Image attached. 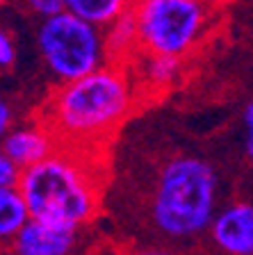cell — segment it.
<instances>
[{
  "mask_svg": "<svg viewBox=\"0 0 253 255\" xmlns=\"http://www.w3.org/2000/svg\"><path fill=\"white\" fill-rule=\"evenodd\" d=\"M135 75L142 96H162L164 91L174 89L185 75V59L171 55H155L139 50L128 64Z\"/></svg>",
  "mask_w": 253,
  "mask_h": 255,
  "instance_id": "9c48e42d",
  "label": "cell"
},
{
  "mask_svg": "<svg viewBox=\"0 0 253 255\" xmlns=\"http://www.w3.org/2000/svg\"><path fill=\"white\" fill-rule=\"evenodd\" d=\"M142 2H144V0H128V5H130V7H137V5H142Z\"/></svg>",
  "mask_w": 253,
  "mask_h": 255,
  "instance_id": "d6986e66",
  "label": "cell"
},
{
  "mask_svg": "<svg viewBox=\"0 0 253 255\" xmlns=\"http://www.w3.org/2000/svg\"><path fill=\"white\" fill-rule=\"evenodd\" d=\"M121 255H192L187 249H178V246H167V244H151V242H142V244H132L123 251Z\"/></svg>",
  "mask_w": 253,
  "mask_h": 255,
  "instance_id": "4fadbf2b",
  "label": "cell"
},
{
  "mask_svg": "<svg viewBox=\"0 0 253 255\" xmlns=\"http://www.w3.org/2000/svg\"><path fill=\"white\" fill-rule=\"evenodd\" d=\"M37 53L48 78L55 85L84 78L110 62L105 46V30L62 9L37 25Z\"/></svg>",
  "mask_w": 253,
  "mask_h": 255,
  "instance_id": "5b68a950",
  "label": "cell"
},
{
  "mask_svg": "<svg viewBox=\"0 0 253 255\" xmlns=\"http://www.w3.org/2000/svg\"><path fill=\"white\" fill-rule=\"evenodd\" d=\"M203 242L212 255H253V198L224 201Z\"/></svg>",
  "mask_w": 253,
  "mask_h": 255,
  "instance_id": "52a82bcc",
  "label": "cell"
},
{
  "mask_svg": "<svg viewBox=\"0 0 253 255\" xmlns=\"http://www.w3.org/2000/svg\"><path fill=\"white\" fill-rule=\"evenodd\" d=\"M64 9L84 18L91 25L105 30L130 9L128 0H64Z\"/></svg>",
  "mask_w": 253,
  "mask_h": 255,
  "instance_id": "7c38bea8",
  "label": "cell"
},
{
  "mask_svg": "<svg viewBox=\"0 0 253 255\" xmlns=\"http://www.w3.org/2000/svg\"><path fill=\"white\" fill-rule=\"evenodd\" d=\"M11 128H14V107L5 98H0V141L5 139Z\"/></svg>",
  "mask_w": 253,
  "mask_h": 255,
  "instance_id": "ac0fdd59",
  "label": "cell"
},
{
  "mask_svg": "<svg viewBox=\"0 0 253 255\" xmlns=\"http://www.w3.org/2000/svg\"><path fill=\"white\" fill-rule=\"evenodd\" d=\"M23 169L0 146V187H18Z\"/></svg>",
  "mask_w": 253,
  "mask_h": 255,
  "instance_id": "9a60e30c",
  "label": "cell"
},
{
  "mask_svg": "<svg viewBox=\"0 0 253 255\" xmlns=\"http://www.w3.org/2000/svg\"><path fill=\"white\" fill-rule=\"evenodd\" d=\"M224 203V175L210 157L171 153L151 171L144 191V228L151 244L187 249L206 239Z\"/></svg>",
  "mask_w": 253,
  "mask_h": 255,
  "instance_id": "6da1fadb",
  "label": "cell"
},
{
  "mask_svg": "<svg viewBox=\"0 0 253 255\" xmlns=\"http://www.w3.org/2000/svg\"><path fill=\"white\" fill-rule=\"evenodd\" d=\"M105 46L110 62L116 64H130L132 57L139 53L137 18H135L132 7L119 16L110 27H105Z\"/></svg>",
  "mask_w": 253,
  "mask_h": 255,
  "instance_id": "30bf717a",
  "label": "cell"
},
{
  "mask_svg": "<svg viewBox=\"0 0 253 255\" xmlns=\"http://www.w3.org/2000/svg\"><path fill=\"white\" fill-rule=\"evenodd\" d=\"M5 5H7V0H0V9H2Z\"/></svg>",
  "mask_w": 253,
  "mask_h": 255,
  "instance_id": "ffe728a7",
  "label": "cell"
},
{
  "mask_svg": "<svg viewBox=\"0 0 253 255\" xmlns=\"http://www.w3.org/2000/svg\"><path fill=\"white\" fill-rule=\"evenodd\" d=\"M142 101L128 64L107 62L84 78L55 85L41 110V121L59 146L103 153Z\"/></svg>",
  "mask_w": 253,
  "mask_h": 255,
  "instance_id": "7a4b0ae2",
  "label": "cell"
},
{
  "mask_svg": "<svg viewBox=\"0 0 253 255\" xmlns=\"http://www.w3.org/2000/svg\"><path fill=\"white\" fill-rule=\"evenodd\" d=\"M139 50L187 59L199 50L219 21L217 0H144L132 7Z\"/></svg>",
  "mask_w": 253,
  "mask_h": 255,
  "instance_id": "277c9868",
  "label": "cell"
},
{
  "mask_svg": "<svg viewBox=\"0 0 253 255\" xmlns=\"http://www.w3.org/2000/svg\"><path fill=\"white\" fill-rule=\"evenodd\" d=\"M94 235L89 228H75L64 223H50L41 219L30 221L18 230L7 255H91Z\"/></svg>",
  "mask_w": 253,
  "mask_h": 255,
  "instance_id": "8992f818",
  "label": "cell"
},
{
  "mask_svg": "<svg viewBox=\"0 0 253 255\" xmlns=\"http://www.w3.org/2000/svg\"><path fill=\"white\" fill-rule=\"evenodd\" d=\"M5 255H7V253H5Z\"/></svg>",
  "mask_w": 253,
  "mask_h": 255,
  "instance_id": "44dd1931",
  "label": "cell"
},
{
  "mask_svg": "<svg viewBox=\"0 0 253 255\" xmlns=\"http://www.w3.org/2000/svg\"><path fill=\"white\" fill-rule=\"evenodd\" d=\"M242 153L253 169V98L242 110Z\"/></svg>",
  "mask_w": 253,
  "mask_h": 255,
  "instance_id": "5bb4252c",
  "label": "cell"
},
{
  "mask_svg": "<svg viewBox=\"0 0 253 255\" xmlns=\"http://www.w3.org/2000/svg\"><path fill=\"white\" fill-rule=\"evenodd\" d=\"M18 2H21L23 9H27L39 18H46V16L64 9V0H18Z\"/></svg>",
  "mask_w": 253,
  "mask_h": 255,
  "instance_id": "e0dca14e",
  "label": "cell"
},
{
  "mask_svg": "<svg viewBox=\"0 0 253 255\" xmlns=\"http://www.w3.org/2000/svg\"><path fill=\"white\" fill-rule=\"evenodd\" d=\"M16 41L14 34L5 25H0V71H9L16 64Z\"/></svg>",
  "mask_w": 253,
  "mask_h": 255,
  "instance_id": "2e32d148",
  "label": "cell"
},
{
  "mask_svg": "<svg viewBox=\"0 0 253 255\" xmlns=\"http://www.w3.org/2000/svg\"><path fill=\"white\" fill-rule=\"evenodd\" d=\"M105 171L100 153L57 146L53 155L23 169L18 189L32 219L91 228L105 205Z\"/></svg>",
  "mask_w": 253,
  "mask_h": 255,
  "instance_id": "3957f363",
  "label": "cell"
},
{
  "mask_svg": "<svg viewBox=\"0 0 253 255\" xmlns=\"http://www.w3.org/2000/svg\"><path fill=\"white\" fill-rule=\"evenodd\" d=\"M30 210L18 187H0V249H7L30 221Z\"/></svg>",
  "mask_w": 253,
  "mask_h": 255,
  "instance_id": "8fae6325",
  "label": "cell"
},
{
  "mask_svg": "<svg viewBox=\"0 0 253 255\" xmlns=\"http://www.w3.org/2000/svg\"><path fill=\"white\" fill-rule=\"evenodd\" d=\"M0 146L21 169H27L46 159L48 155H53L59 141L53 130L39 119L37 123H23V126L11 128L0 141Z\"/></svg>",
  "mask_w": 253,
  "mask_h": 255,
  "instance_id": "ba28073f",
  "label": "cell"
}]
</instances>
